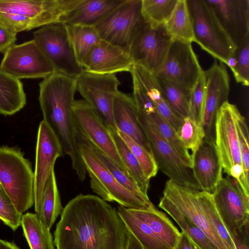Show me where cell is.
Returning a JSON list of instances; mask_svg holds the SVG:
<instances>
[{
  "mask_svg": "<svg viewBox=\"0 0 249 249\" xmlns=\"http://www.w3.org/2000/svg\"><path fill=\"white\" fill-rule=\"evenodd\" d=\"M60 215L55 249H125L129 231L117 210L99 196L79 194Z\"/></svg>",
  "mask_w": 249,
  "mask_h": 249,
  "instance_id": "cell-1",
  "label": "cell"
},
{
  "mask_svg": "<svg viewBox=\"0 0 249 249\" xmlns=\"http://www.w3.org/2000/svg\"><path fill=\"white\" fill-rule=\"evenodd\" d=\"M39 87L38 101L42 120L54 132L64 153L70 157L78 178L83 181L87 172L79 151L73 119L76 79L54 71L43 79Z\"/></svg>",
  "mask_w": 249,
  "mask_h": 249,
  "instance_id": "cell-2",
  "label": "cell"
},
{
  "mask_svg": "<svg viewBox=\"0 0 249 249\" xmlns=\"http://www.w3.org/2000/svg\"><path fill=\"white\" fill-rule=\"evenodd\" d=\"M79 151L90 185L97 196L107 202H115L127 209H143L154 207L151 201L144 200L124 188L115 179L98 156L89 141L76 131Z\"/></svg>",
  "mask_w": 249,
  "mask_h": 249,
  "instance_id": "cell-3",
  "label": "cell"
},
{
  "mask_svg": "<svg viewBox=\"0 0 249 249\" xmlns=\"http://www.w3.org/2000/svg\"><path fill=\"white\" fill-rule=\"evenodd\" d=\"M0 185L19 213L34 205V173L19 148L0 146Z\"/></svg>",
  "mask_w": 249,
  "mask_h": 249,
  "instance_id": "cell-4",
  "label": "cell"
},
{
  "mask_svg": "<svg viewBox=\"0 0 249 249\" xmlns=\"http://www.w3.org/2000/svg\"><path fill=\"white\" fill-rule=\"evenodd\" d=\"M194 40L200 47L226 64L236 46L205 0H187Z\"/></svg>",
  "mask_w": 249,
  "mask_h": 249,
  "instance_id": "cell-5",
  "label": "cell"
},
{
  "mask_svg": "<svg viewBox=\"0 0 249 249\" xmlns=\"http://www.w3.org/2000/svg\"><path fill=\"white\" fill-rule=\"evenodd\" d=\"M240 114L234 105L226 102L217 111L214 124V141L223 170L238 183L243 173L236 126Z\"/></svg>",
  "mask_w": 249,
  "mask_h": 249,
  "instance_id": "cell-6",
  "label": "cell"
},
{
  "mask_svg": "<svg viewBox=\"0 0 249 249\" xmlns=\"http://www.w3.org/2000/svg\"><path fill=\"white\" fill-rule=\"evenodd\" d=\"M138 122L147 139L158 169L177 183L200 189L192 169L185 166L171 145L150 119L136 107Z\"/></svg>",
  "mask_w": 249,
  "mask_h": 249,
  "instance_id": "cell-7",
  "label": "cell"
},
{
  "mask_svg": "<svg viewBox=\"0 0 249 249\" xmlns=\"http://www.w3.org/2000/svg\"><path fill=\"white\" fill-rule=\"evenodd\" d=\"M33 36L54 71L75 79L83 72L64 24L43 26L35 31Z\"/></svg>",
  "mask_w": 249,
  "mask_h": 249,
  "instance_id": "cell-8",
  "label": "cell"
},
{
  "mask_svg": "<svg viewBox=\"0 0 249 249\" xmlns=\"http://www.w3.org/2000/svg\"><path fill=\"white\" fill-rule=\"evenodd\" d=\"M202 71L191 43L174 38L154 75L170 81L189 98Z\"/></svg>",
  "mask_w": 249,
  "mask_h": 249,
  "instance_id": "cell-9",
  "label": "cell"
},
{
  "mask_svg": "<svg viewBox=\"0 0 249 249\" xmlns=\"http://www.w3.org/2000/svg\"><path fill=\"white\" fill-rule=\"evenodd\" d=\"M142 0L124 1L94 27L101 40L128 52L131 41L145 22Z\"/></svg>",
  "mask_w": 249,
  "mask_h": 249,
  "instance_id": "cell-10",
  "label": "cell"
},
{
  "mask_svg": "<svg viewBox=\"0 0 249 249\" xmlns=\"http://www.w3.org/2000/svg\"><path fill=\"white\" fill-rule=\"evenodd\" d=\"M173 39L164 24L154 26L145 21L134 36L128 53L134 65L155 74L162 64Z\"/></svg>",
  "mask_w": 249,
  "mask_h": 249,
  "instance_id": "cell-11",
  "label": "cell"
},
{
  "mask_svg": "<svg viewBox=\"0 0 249 249\" xmlns=\"http://www.w3.org/2000/svg\"><path fill=\"white\" fill-rule=\"evenodd\" d=\"M214 203L231 238L249 225V196L238 181L222 178L212 193Z\"/></svg>",
  "mask_w": 249,
  "mask_h": 249,
  "instance_id": "cell-12",
  "label": "cell"
},
{
  "mask_svg": "<svg viewBox=\"0 0 249 249\" xmlns=\"http://www.w3.org/2000/svg\"><path fill=\"white\" fill-rule=\"evenodd\" d=\"M77 90L108 127L117 130L113 116L115 97L121 84L116 74H96L83 71L76 79Z\"/></svg>",
  "mask_w": 249,
  "mask_h": 249,
  "instance_id": "cell-13",
  "label": "cell"
},
{
  "mask_svg": "<svg viewBox=\"0 0 249 249\" xmlns=\"http://www.w3.org/2000/svg\"><path fill=\"white\" fill-rule=\"evenodd\" d=\"M72 112L76 131L84 136L93 148L102 152L124 171L128 173L108 127L95 110L82 99L75 100Z\"/></svg>",
  "mask_w": 249,
  "mask_h": 249,
  "instance_id": "cell-14",
  "label": "cell"
},
{
  "mask_svg": "<svg viewBox=\"0 0 249 249\" xmlns=\"http://www.w3.org/2000/svg\"><path fill=\"white\" fill-rule=\"evenodd\" d=\"M0 69L20 80L45 78L54 71L36 42L33 39L15 44L4 53Z\"/></svg>",
  "mask_w": 249,
  "mask_h": 249,
  "instance_id": "cell-15",
  "label": "cell"
},
{
  "mask_svg": "<svg viewBox=\"0 0 249 249\" xmlns=\"http://www.w3.org/2000/svg\"><path fill=\"white\" fill-rule=\"evenodd\" d=\"M81 0H0V12L16 14L29 19L35 28L65 24Z\"/></svg>",
  "mask_w": 249,
  "mask_h": 249,
  "instance_id": "cell-16",
  "label": "cell"
},
{
  "mask_svg": "<svg viewBox=\"0 0 249 249\" xmlns=\"http://www.w3.org/2000/svg\"><path fill=\"white\" fill-rule=\"evenodd\" d=\"M201 190L168 179L165 183L162 197L202 231L216 249H227L204 211L200 197Z\"/></svg>",
  "mask_w": 249,
  "mask_h": 249,
  "instance_id": "cell-17",
  "label": "cell"
},
{
  "mask_svg": "<svg viewBox=\"0 0 249 249\" xmlns=\"http://www.w3.org/2000/svg\"><path fill=\"white\" fill-rule=\"evenodd\" d=\"M62 145L50 126L43 120L39 124L36 137L34 173V204L38 206L47 181L56 160L64 154Z\"/></svg>",
  "mask_w": 249,
  "mask_h": 249,
  "instance_id": "cell-18",
  "label": "cell"
},
{
  "mask_svg": "<svg viewBox=\"0 0 249 249\" xmlns=\"http://www.w3.org/2000/svg\"><path fill=\"white\" fill-rule=\"evenodd\" d=\"M205 78V103L202 119L205 137L214 139L213 129L215 118L221 106L228 101L230 79L225 65L216 60L206 71Z\"/></svg>",
  "mask_w": 249,
  "mask_h": 249,
  "instance_id": "cell-19",
  "label": "cell"
},
{
  "mask_svg": "<svg viewBox=\"0 0 249 249\" xmlns=\"http://www.w3.org/2000/svg\"><path fill=\"white\" fill-rule=\"evenodd\" d=\"M236 47L249 37V0H205Z\"/></svg>",
  "mask_w": 249,
  "mask_h": 249,
  "instance_id": "cell-20",
  "label": "cell"
},
{
  "mask_svg": "<svg viewBox=\"0 0 249 249\" xmlns=\"http://www.w3.org/2000/svg\"><path fill=\"white\" fill-rule=\"evenodd\" d=\"M131 74L133 84L132 97L136 107L150 119L160 134L174 149L183 164L192 169V155L184 147L175 130L159 113L136 76L132 72Z\"/></svg>",
  "mask_w": 249,
  "mask_h": 249,
  "instance_id": "cell-21",
  "label": "cell"
},
{
  "mask_svg": "<svg viewBox=\"0 0 249 249\" xmlns=\"http://www.w3.org/2000/svg\"><path fill=\"white\" fill-rule=\"evenodd\" d=\"M133 65L128 52L101 40L89 53L82 66L85 71L107 74L131 72Z\"/></svg>",
  "mask_w": 249,
  "mask_h": 249,
  "instance_id": "cell-22",
  "label": "cell"
},
{
  "mask_svg": "<svg viewBox=\"0 0 249 249\" xmlns=\"http://www.w3.org/2000/svg\"><path fill=\"white\" fill-rule=\"evenodd\" d=\"M192 157V171L196 182L201 190L212 194L223 178L214 139L205 137Z\"/></svg>",
  "mask_w": 249,
  "mask_h": 249,
  "instance_id": "cell-23",
  "label": "cell"
},
{
  "mask_svg": "<svg viewBox=\"0 0 249 249\" xmlns=\"http://www.w3.org/2000/svg\"><path fill=\"white\" fill-rule=\"evenodd\" d=\"M113 116L118 131L126 134L152 153L147 139L138 122L136 107L132 97L119 91L114 100Z\"/></svg>",
  "mask_w": 249,
  "mask_h": 249,
  "instance_id": "cell-24",
  "label": "cell"
},
{
  "mask_svg": "<svg viewBox=\"0 0 249 249\" xmlns=\"http://www.w3.org/2000/svg\"><path fill=\"white\" fill-rule=\"evenodd\" d=\"M131 72L138 78L146 94L155 106L160 115L171 125L177 134L183 119L171 108L163 96L156 76L142 67L134 65ZM130 72V73H131Z\"/></svg>",
  "mask_w": 249,
  "mask_h": 249,
  "instance_id": "cell-25",
  "label": "cell"
},
{
  "mask_svg": "<svg viewBox=\"0 0 249 249\" xmlns=\"http://www.w3.org/2000/svg\"><path fill=\"white\" fill-rule=\"evenodd\" d=\"M124 0H81L65 25L94 26Z\"/></svg>",
  "mask_w": 249,
  "mask_h": 249,
  "instance_id": "cell-26",
  "label": "cell"
},
{
  "mask_svg": "<svg viewBox=\"0 0 249 249\" xmlns=\"http://www.w3.org/2000/svg\"><path fill=\"white\" fill-rule=\"evenodd\" d=\"M127 210L134 216L148 224L169 249H174L181 236V231L164 213L158 210L155 206L143 209Z\"/></svg>",
  "mask_w": 249,
  "mask_h": 249,
  "instance_id": "cell-27",
  "label": "cell"
},
{
  "mask_svg": "<svg viewBox=\"0 0 249 249\" xmlns=\"http://www.w3.org/2000/svg\"><path fill=\"white\" fill-rule=\"evenodd\" d=\"M26 95L20 80L0 69V114L11 116L26 105Z\"/></svg>",
  "mask_w": 249,
  "mask_h": 249,
  "instance_id": "cell-28",
  "label": "cell"
},
{
  "mask_svg": "<svg viewBox=\"0 0 249 249\" xmlns=\"http://www.w3.org/2000/svg\"><path fill=\"white\" fill-rule=\"evenodd\" d=\"M63 209L53 169L45 184L40 203L35 209V213L40 221L51 230Z\"/></svg>",
  "mask_w": 249,
  "mask_h": 249,
  "instance_id": "cell-29",
  "label": "cell"
},
{
  "mask_svg": "<svg viewBox=\"0 0 249 249\" xmlns=\"http://www.w3.org/2000/svg\"><path fill=\"white\" fill-rule=\"evenodd\" d=\"M117 210L127 230L138 240L143 249H169L148 224L134 216L124 207L119 206Z\"/></svg>",
  "mask_w": 249,
  "mask_h": 249,
  "instance_id": "cell-30",
  "label": "cell"
},
{
  "mask_svg": "<svg viewBox=\"0 0 249 249\" xmlns=\"http://www.w3.org/2000/svg\"><path fill=\"white\" fill-rule=\"evenodd\" d=\"M21 226L30 249H55L52 234L36 213L22 215Z\"/></svg>",
  "mask_w": 249,
  "mask_h": 249,
  "instance_id": "cell-31",
  "label": "cell"
},
{
  "mask_svg": "<svg viewBox=\"0 0 249 249\" xmlns=\"http://www.w3.org/2000/svg\"><path fill=\"white\" fill-rule=\"evenodd\" d=\"M159 206L177 223L197 249H216L208 236L184 216L170 202L161 197Z\"/></svg>",
  "mask_w": 249,
  "mask_h": 249,
  "instance_id": "cell-32",
  "label": "cell"
},
{
  "mask_svg": "<svg viewBox=\"0 0 249 249\" xmlns=\"http://www.w3.org/2000/svg\"><path fill=\"white\" fill-rule=\"evenodd\" d=\"M65 25L75 55L82 66L89 53L101 39L93 26Z\"/></svg>",
  "mask_w": 249,
  "mask_h": 249,
  "instance_id": "cell-33",
  "label": "cell"
},
{
  "mask_svg": "<svg viewBox=\"0 0 249 249\" xmlns=\"http://www.w3.org/2000/svg\"><path fill=\"white\" fill-rule=\"evenodd\" d=\"M164 25L173 38L194 42L193 24L187 0H178L172 14Z\"/></svg>",
  "mask_w": 249,
  "mask_h": 249,
  "instance_id": "cell-34",
  "label": "cell"
},
{
  "mask_svg": "<svg viewBox=\"0 0 249 249\" xmlns=\"http://www.w3.org/2000/svg\"><path fill=\"white\" fill-rule=\"evenodd\" d=\"M119 154L127 171L146 196L149 187L150 180L145 176L140 163L119 135L117 130L108 127Z\"/></svg>",
  "mask_w": 249,
  "mask_h": 249,
  "instance_id": "cell-35",
  "label": "cell"
},
{
  "mask_svg": "<svg viewBox=\"0 0 249 249\" xmlns=\"http://www.w3.org/2000/svg\"><path fill=\"white\" fill-rule=\"evenodd\" d=\"M178 0H142L141 12L145 21L156 26L165 24Z\"/></svg>",
  "mask_w": 249,
  "mask_h": 249,
  "instance_id": "cell-36",
  "label": "cell"
},
{
  "mask_svg": "<svg viewBox=\"0 0 249 249\" xmlns=\"http://www.w3.org/2000/svg\"><path fill=\"white\" fill-rule=\"evenodd\" d=\"M243 173L239 183L245 194L249 196V133L245 118L241 114L236 123Z\"/></svg>",
  "mask_w": 249,
  "mask_h": 249,
  "instance_id": "cell-37",
  "label": "cell"
},
{
  "mask_svg": "<svg viewBox=\"0 0 249 249\" xmlns=\"http://www.w3.org/2000/svg\"><path fill=\"white\" fill-rule=\"evenodd\" d=\"M200 197L203 209L207 217L227 249H235L233 242L216 209L212 194L201 190Z\"/></svg>",
  "mask_w": 249,
  "mask_h": 249,
  "instance_id": "cell-38",
  "label": "cell"
},
{
  "mask_svg": "<svg viewBox=\"0 0 249 249\" xmlns=\"http://www.w3.org/2000/svg\"><path fill=\"white\" fill-rule=\"evenodd\" d=\"M232 71L236 81L245 86L249 85V37L239 47L226 64Z\"/></svg>",
  "mask_w": 249,
  "mask_h": 249,
  "instance_id": "cell-39",
  "label": "cell"
},
{
  "mask_svg": "<svg viewBox=\"0 0 249 249\" xmlns=\"http://www.w3.org/2000/svg\"><path fill=\"white\" fill-rule=\"evenodd\" d=\"M156 77L162 94L171 108L182 118L189 117V98L170 81Z\"/></svg>",
  "mask_w": 249,
  "mask_h": 249,
  "instance_id": "cell-40",
  "label": "cell"
},
{
  "mask_svg": "<svg viewBox=\"0 0 249 249\" xmlns=\"http://www.w3.org/2000/svg\"><path fill=\"white\" fill-rule=\"evenodd\" d=\"M178 135L184 147L188 150H191L192 156L205 137L202 124L189 117L183 119Z\"/></svg>",
  "mask_w": 249,
  "mask_h": 249,
  "instance_id": "cell-41",
  "label": "cell"
},
{
  "mask_svg": "<svg viewBox=\"0 0 249 249\" xmlns=\"http://www.w3.org/2000/svg\"><path fill=\"white\" fill-rule=\"evenodd\" d=\"M117 132L137 159L146 178L150 180L151 178L156 176L159 169L152 153L126 134L118 130Z\"/></svg>",
  "mask_w": 249,
  "mask_h": 249,
  "instance_id": "cell-42",
  "label": "cell"
},
{
  "mask_svg": "<svg viewBox=\"0 0 249 249\" xmlns=\"http://www.w3.org/2000/svg\"><path fill=\"white\" fill-rule=\"evenodd\" d=\"M93 149L102 161L122 186L137 197L147 201H151L148 196L143 193L129 174L124 171L102 152L94 148Z\"/></svg>",
  "mask_w": 249,
  "mask_h": 249,
  "instance_id": "cell-43",
  "label": "cell"
},
{
  "mask_svg": "<svg viewBox=\"0 0 249 249\" xmlns=\"http://www.w3.org/2000/svg\"><path fill=\"white\" fill-rule=\"evenodd\" d=\"M204 103L205 78L203 70L189 95V117L201 123Z\"/></svg>",
  "mask_w": 249,
  "mask_h": 249,
  "instance_id": "cell-44",
  "label": "cell"
},
{
  "mask_svg": "<svg viewBox=\"0 0 249 249\" xmlns=\"http://www.w3.org/2000/svg\"><path fill=\"white\" fill-rule=\"evenodd\" d=\"M22 215L16 209L0 185V219L12 230L16 231L21 226Z\"/></svg>",
  "mask_w": 249,
  "mask_h": 249,
  "instance_id": "cell-45",
  "label": "cell"
},
{
  "mask_svg": "<svg viewBox=\"0 0 249 249\" xmlns=\"http://www.w3.org/2000/svg\"><path fill=\"white\" fill-rule=\"evenodd\" d=\"M17 34L0 21V53L4 54L9 49L16 44Z\"/></svg>",
  "mask_w": 249,
  "mask_h": 249,
  "instance_id": "cell-46",
  "label": "cell"
},
{
  "mask_svg": "<svg viewBox=\"0 0 249 249\" xmlns=\"http://www.w3.org/2000/svg\"><path fill=\"white\" fill-rule=\"evenodd\" d=\"M235 249H249V225L244 227L238 234L233 237Z\"/></svg>",
  "mask_w": 249,
  "mask_h": 249,
  "instance_id": "cell-47",
  "label": "cell"
},
{
  "mask_svg": "<svg viewBox=\"0 0 249 249\" xmlns=\"http://www.w3.org/2000/svg\"><path fill=\"white\" fill-rule=\"evenodd\" d=\"M174 249H197L188 236L181 231V236Z\"/></svg>",
  "mask_w": 249,
  "mask_h": 249,
  "instance_id": "cell-48",
  "label": "cell"
},
{
  "mask_svg": "<svg viewBox=\"0 0 249 249\" xmlns=\"http://www.w3.org/2000/svg\"><path fill=\"white\" fill-rule=\"evenodd\" d=\"M125 249H143L140 243L129 231Z\"/></svg>",
  "mask_w": 249,
  "mask_h": 249,
  "instance_id": "cell-49",
  "label": "cell"
},
{
  "mask_svg": "<svg viewBox=\"0 0 249 249\" xmlns=\"http://www.w3.org/2000/svg\"><path fill=\"white\" fill-rule=\"evenodd\" d=\"M0 249H20L14 243L0 239Z\"/></svg>",
  "mask_w": 249,
  "mask_h": 249,
  "instance_id": "cell-50",
  "label": "cell"
}]
</instances>
